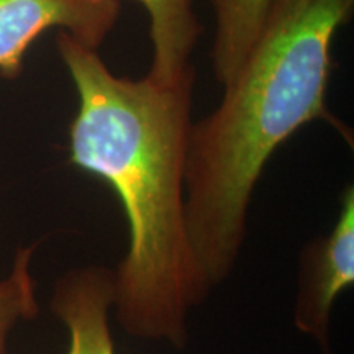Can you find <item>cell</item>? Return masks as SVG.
Masks as SVG:
<instances>
[{
    "label": "cell",
    "instance_id": "cell-1",
    "mask_svg": "<svg viewBox=\"0 0 354 354\" xmlns=\"http://www.w3.org/2000/svg\"><path fill=\"white\" fill-rule=\"evenodd\" d=\"M57 51L79 95L69 161L122 203L128 246L113 269V315L133 338L183 349L189 315L212 289L185 216V167L196 68L171 86L113 74L99 53L59 32Z\"/></svg>",
    "mask_w": 354,
    "mask_h": 354
},
{
    "label": "cell",
    "instance_id": "cell-2",
    "mask_svg": "<svg viewBox=\"0 0 354 354\" xmlns=\"http://www.w3.org/2000/svg\"><path fill=\"white\" fill-rule=\"evenodd\" d=\"M353 12L354 0H274L220 105L192 123L185 216L212 290L236 268L251 198L276 149L315 120L339 128L326 88L335 37Z\"/></svg>",
    "mask_w": 354,
    "mask_h": 354
},
{
    "label": "cell",
    "instance_id": "cell-3",
    "mask_svg": "<svg viewBox=\"0 0 354 354\" xmlns=\"http://www.w3.org/2000/svg\"><path fill=\"white\" fill-rule=\"evenodd\" d=\"M294 325L323 354L331 351V317L339 294L354 284V187L342 194L335 227L300 251Z\"/></svg>",
    "mask_w": 354,
    "mask_h": 354
},
{
    "label": "cell",
    "instance_id": "cell-4",
    "mask_svg": "<svg viewBox=\"0 0 354 354\" xmlns=\"http://www.w3.org/2000/svg\"><path fill=\"white\" fill-rule=\"evenodd\" d=\"M118 15L120 0H0V74L19 77L30 44L50 28L97 51Z\"/></svg>",
    "mask_w": 354,
    "mask_h": 354
},
{
    "label": "cell",
    "instance_id": "cell-5",
    "mask_svg": "<svg viewBox=\"0 0 354 354\" xmlns=\"http://www.w3.org/2000/svg\"><path fill=\"white\" fill-rule=\"evenodd\" d=\"M51 310L69 333L66 354H115L113 271L107 266L87 264L57 279Z\"/></svg>",
    "mask_w": 354,
    "mask_h": 354
},
{
    "label": "cell",
    "instance_id": "cell-6",
    "mask_svg": "<svg viewBox=\"0 0 354 354\" xmlns=\"http://www.w3.org/2000/svg\"><path fill=\"white\" fill-rule=\"evenodd\" d=\"M149 19L151 66L148 77L161 86L177 82L190 66V57L203 32L196 0H136Z\"/></svg>",
    "mask_w": 354,
    "mask_h": 354
},
{
    "label": "cell",
    "instance_id": "cell-7",
    "mask_svg": "<svg viewBox=\"0 0 354 354\" xmlns=\"http://www.w3.org/2000/svg\"><path fill=\"white\" fill-rule=\"evenodd\" d=\"M274 0H210L215 32L210 61L215 81L225 86L258 38Z\"/></svg>",
    "mask_w": 354,
    "mask_h": 354
},
{
    "label": "cell",
    "instance_id": "cell-8",
    "mask_svg": "<svg viewBox=\"0 0 354 354\" xmlns=\"http://www.w3.org/2000/svg\"><path fill=\"white\" fill-rule=\"evenodd\" d=\"M35 246L20 248L13 268L0 281V354H8V335L21 320H32L38 315L37 281L32 274Z\"/></svg>",
    "mask_w": 354,
    "mask_h": 354
}]
</instances>
